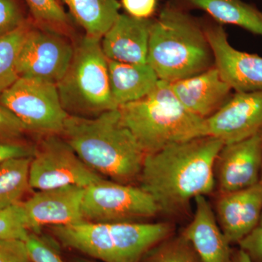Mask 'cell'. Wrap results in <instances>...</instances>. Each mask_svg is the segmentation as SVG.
Listing matches in <instances>:
<instances>
[{"label": "cell", "mask_w": 262, "mask_h": 262, "mask_svg": "<svg viewBox=\"0 0 262 262\" xmlns=\"http://www.w3.org/2000/svg\"><path fill=\"white\" fill-rule=\"evenodd\" d=\"M158 0H121V5L127 15L136 18L149 19L152 16Z\"/></svg>", "instance_id": "cell-31"}, {"label": "cell", "mask_w": 262, "mask_h": 262, "mask_svg": "<svg viewBox=\"0 0 262 262\" xmlns=\"http://www.w3.org/2000/svg\"><path fill=\"white\" fill-rule=\"evenodd\" d=\"M75 262H94L93 261H91V260L89 259H85V258H77V259H75Z\"/></svg>", "instance_id": "cell-34"}, {"label": "cell", "mask_w": 262, "mask_h": 262, "mask_svg": "<svg viewBox=\"0 0 262 262\" xmlns=\"http://www.w3.org/2000/svg\"><path fill=\"white\" fill-rule=\"evenodd\" d=\"M29 232L24 241L30 262H64L56 248L46 237Z\"/></svg>", "instance_id": "cell-26"}, {"label": "cell", "mask_w": 262, "mask_h": 262, "mask_svg": "<svg viewBox=\"0 0 262 262\" xmlns=\"http://www.w3.org/2000/svg\"><path fill=\"white\" fill-rule=\"evenodd\" d=\"M35 150L36 145H32L21 140L0 139V163L13 158H32Z\"/></svg>", "instance_id": "cell-30"}, {"label": "cell", "mask_w": 262, "mask_h": 262, "mask_svg": "<svg viewBox=\"0 0 262 262\" xmlns=\"http://www.w3.org/2000/svg\"><path fill=\"white\" fill-rule=\"evenodd\" d=\"M214 67L236 93L262 91V57L238 51L231 46L221 24L204 25Z\"/></svg>", "instance_id": "cell-10"}, {"label": "cell", "mask_w": 262, "mask_h": 262, "mask_svg": "<svg viewBox=\"0 0 262 262\" xmlns=\"http://www.w3.org/2000/svg\"><path fill=\"white\" fill-rule=\"evenodd\" d=\"M110 90L115 106L139 101L156 87L159 78L148 63H122L107 59Z\"/></svg>", "instance_id": "cell-18"}, {"label": "cell", "mask_w": 262, "mask_h": 262, "mask_svg": "<svg viewBox=\"0 0 262 262\" xmlns=\"http://www.w3.org/2000/svg\"><path fill=\"white\" fill-rule=\"evenodd\" d=\"M61 136L82 162L101 177L139 182L146 154L117 110L93 118L69 116Z\"/></svg>", "instance_id": "cell-2"}, {"label": "cell", "mask_w": 262, "mask_h": 262, "mask_svg": "<svg viewBox=\"0 0 262 262\" xmlns=\"http://www.w3.org/2000/svg\"><path fill=\"white\" fill-rule=\"evenodd\" d=\"M192 220L182 235L190 243L202 262H230L232 251L206 196L194 200Z\"/></svg>", "instance_id": "cell-17"}, {"label": "cell", "mask_w": 262, "mask_h": 262, "mask_svg": "<svg viewBox=\"0 0 262 262\" xmlns=\"http://www.w3.org/2000/svg\"><path fill=\"white\" fill-rule=\"evenodd\" d=\"M25 2L34 24L70 36L72 29V22L58 0H25Z\"/></svg>", "instance_id": "cell-23"}, {"label": "cell", "mask_w": 262, "mask_h": 262, "mask_svg": "<svg viewBox=\"0 0 262 262\" xmlns=\"http://www.w3.org/2000/svg\"><path fill=\"white\" fill-rule=\"evenodd\" d=\"M206 12L216 23L231 24L262 37V11L243 0H185Z\"/></svg>", "instance_id": "cell-19"}, {"label": "cell", "mask_w": 262, "mask_h": 262, "mask_svg": "<svg viewBox=\"0 0 262 262\" xmlns=\"http://www.w3.org/2000/svg\"><path fill=\"white\" fill-rule=\"evenodd\" d=\"M153 20L120 14L101 39L106 58L127 63H147Z\"/></svg>", "instance_id": "cell-16"}, {"label": "cell", "mask_w": 262, "mask_h": 262, "mask_svg": "<svg viewBox=\"0 0 262 262\" xmlns=\"http://www.w3.org/2000/svg\"><path fill=\"white\" fill-rule=\"evenodd\" d=\"M261 182H262V168H261Z\"/></svg>", "instance_id": "cell-36"}, {"label": "cell", "mask_w": 262, "mask_h": 262, "mask_svg": "<svg viewBox=\"0 0 262 262\" xmlns=\"http://www.w3.org/2000/svg\"><path fill=\"white\" fill-rule=\"evenodd\" d=\"M239 247L253 262H262V227L258 226L239 242Z\"/></svg>", "instance_id": "cell-32"}, {"label": "cell", "mask_w": 262, "mask_h": 262, "mask_svg": "<svg viewBox=\"0 0 262 262\" xmlns=\"http://www.w3.org/2000/svg\"><path fill=\"white\" fill-rule=\"evenodd\" d=\"M102 179L82 162L61 135L42 136L36 145L29 171L32 189L70 185L85 188Z\"/></svg>", "instance_id": "cell-8"}, {"label": "cell", "mask_w": 262, "mask_h": 262, "mask_svg": "<svg viewBox=\"0 0 262 262\" xmlns=\"http://www.w3.org/2000/svg\"><path fill=\"white\" fill-rule=\"evenodd\" d=\"M86 35L101 39L120 14L117 0H62Z\"/></svg>", "instance_id": "cell-20"}, {"label": "cell", "mask_w": 262, "mask_h": 262, "mask_svg": "<svg viewBox=\"0 0 262 262\" xmlns=\"http://www.w3.org/2000/svg\"><path fill=\"white\" fill-rule=\"evenodd\" d=\"M118 110L146 155L204 136V119L184 107L165 81L159 80L145 97L122 105Z\"/></svg>", "instance_id": "cell-4"}, {"label": "cell", "mask_w": 262, "mask_h": 262, "mask_svg": "<svg viewBox=\"0 0 262 262\" xmlns=\"http://www.w3.org/2000/svg\"><path fill=\"white\" fill-rule=\"evenodd\" d=\"M74 50L70 36L32 22L17 60L19 77L58 84L70 67Z\"/></svg>", "instance_id": "cell-9"}, {"label": "cell", "mask_w": 262, "mask_h": 262, "mask_svg": "<svg viewBox=\"0 0 262 262\" xmlns=\"http://www.w3.org/2000/svg\"><path fill=\"white\" fill-rule=\"evenodd\" d=\"M215 214L229 244H238L259 225L262 182L242 190L221 194Z\"/></svg>", "instance_id": "cell-14"}, {"label": "cell", "mask_w": 262, "mask_h": 262, "mask_svg": "<svg viewBox=\"0 0 262 262\" xmlns=\"http://www.w3.org/2000/svg\"><path fill=\"white\" fill-rule=\"evenodd\" d=\"M32 158H13L0 163V209L22 203L32 189L29 179Z\"/></svg>", "instance_id": "cell-21"}, {"label": "cell", "mask_w": 262, "mask_h": 262, "mask_svg": "<svg viewBox=\"0 0 262 262\" xmlns=\"http://www.w3.org/2000/svg\"><path fill=\"white\" fill-rule=\"evenodd\" d=\"M262 131L237 142L225 144L215 165L220 194L242 190L261 182Z\"/></svg>", "instance_id": "cell-12"}, {"label": "cell", "mask_w": 262, "mask_h": 262, "mask_svg": "<svg viewBox=\"0 0 262 262\" xmlns=\"http://www.w3.org/2000/svg\"><path fill=\"white\" fill-rule=\"evenodd\" d=\"M141 262H202L192 245L182 234L164 239Z\"/></svg>", "instance_id": "cell-24"}, {"label": "cell", "mask_w": 262, "mask_h": 262, "mask_svg": "<svg viewBox=\"0 0 262 262\" xmlns=\"http://www.w3.org/2000/svg\"><path fill=\"white\" fill-rule=\"evenodd\" d=\"M84 189L70 185L39 190L22 202L29 232H40L44 226H67L84 222L82 203Z\"/></svg>", "instance_id": "cell-13"}, {"label": "cell", "mask_w": 262, "mask_h": 262, "mask_svg": "<svg viewBox=\"0 0 262 262\" xmlns=\"http://www.w3.org/2000/svg\"><path fill=\"white\" fill-rule=\"evenodd\" d=\"M0 262H30L25 242L0 239Z\"/></svg>", "instance_id": "cell-29"}, {"label": "cell", "mask_w": 262, "mask_h": 262, "mask_svg": "<svg viewBox=\"0 0 262 262\" xmlns=\"http://www.w3.org/2000/svg\"><path fill=\"white\" fill-rule=\"evenodd\" d=\"M258 226H261V227H262V214H261V220H260V222H259V225Z\"/></svg>", "instance_id": "cell-35"}, {"label": "cell", "mask_w": 262, "mask_h": 262, "mask_svg": "<svg viewBox=\"0 0 262 262\" xmlns=\"http://www.w3.org/2000/svg\"><path fill=\"white\" fill-rule=\"evenodd\" d=\"M147 63L160 80L168 82L213 67L204 25L179 7L165 6L151 25Z\"/></svg>", "instance_id": "cell-3"}, {"label": "cell", "mask_w": 262, "mask_h": 262, "mask_svg": "<svg viewBox=\"0 0 262 262\" xmlns=\"http://www.w3.org/2000/svg\"><path fill=\"white\" fill-rule=\"evenodd\" d=\"M25 128L23 124L14 114L8 108L0 104V139L3 140H21Z\"/></svg>", "instance_id": "cell-28"}, {"label": "cell", "mask_w": 262, "mask_h": 262, "mask_svg": "<svg viewBox=\"0 0 262 262\" xmlns=\"http://www.w3.org/2000/svg\"><path fill=\"white\" fill-rule=\"evenodd\" d=\"M170 84L183 106L204 120L227 102L232 91L214 66L198 75Z\"/></svg>", "instance_id": "cell-15"}, {"label": "cell", "mask_w": 262, "mask_h": 262, "mask_svg": "<svg viewBox=\"0 0 262 262\" xmlns=\"http://www.w3.org/2000/svg\"><path fill=\"white\" fill-rule=\"evenodd\" d=\"M225 143L202 136L146 155L139 187L153 198L160 212L177 214L196 196L215 187V165Z\"/></svg>", "instance_id": "cell-1"}, {"label": "cell", "mask_w": 262, "mask_h": 262, "mask_svg": "<svg viewBox=\"0 0 262 262\" xmlns=\"http://www.w3.org/2000/svg\"><path fill=\"white\" fill-rule=\"evenodd\" d=\"M159 212L153 198L139 186L102 179L84 189L82 203L84 222H142Z\"/></svg>", "instance_id": "cell-7"}, {"label": "cell", "mask_w": 262, "mask_h": 262, "mask_svg": "<svg viewBox=\"0 0 262 262\" xmlns=\"http://www.w3.org/2000/svg\"><path fill=\"white\" fill-rule=\"evenodd\" d=\"M230 262H253L244 250L239 248L236 251H232Z\"/></svg>", "instance_id": "cell-33"}, {"label": "cell", "mask_w": 262, "mask_h": 262, "mask_svg": "<svg viewBox=\"0 0 262 262\" xmlns=\"http://www.w3.org/2000/svg\"><path fill=\"white\" fill-rule=\"evenodd\" d=\"M0 104L14 114L27 133L41 136L61 135L69 117L56 84L40 79L19 77L1 94Z\"/></svg>", "instance_id": "cell-6"}, {"label": "cell", "mask_w": 262, "mask_h": 262, "mask_svg": "<svg viewBox=\"0 0 262 262\" xmlns=\"http://www.w3.org/2000/svg\"><path fill=\"white\" fill-rule=\"evenodd\" d=\"M29 20L17 0H0V37L14 32Z\"/></svg>", "instance_id": "cell-27"}, {"label": "cell", "mask_w": 262, "mask_h": 262, "mask_svg": "<svg viewBox=\"0 0 262 262\" xmlns=\"http://www.w3.org/2000/svg\"><path fill=\"white\" fill-rule=\"evenodd\" d=\"M100 38L84 35L75 46L73 57L56 84L69 116L93 118L117 110L112 97L107 58Z\"/></svg>", "instance_id": "cell-5"}, {"label": "cell", "mask_w": 262, "mask_h": 262, "mask_svg": "<svg viewBox=\"0 0 262 262\" xmlns=\"http://www.w3.org/2000/svg\"><path fill=\"white\" fill-rule=\"evenodd\" d=\"M262 131V91L236 93L204 121V136L225 144L237 142Z\"/></svg>", "instance_id": "cell-11"}, {"label": "cell", "mask_w": 262, "mask_h": 262, "mask_svg": "<svg viewBox=\"0 0 262 262\" xmlns=\"http://www.w3.org/2000/svg\"><path fill=\"white\" fill-rule=\"evenodd\" d=\"M32 22L29 20L14 32L0 37V96L19 78L17 60Z\"/></svg>", "instance_id": "cell-22"}, {"label": "cell", "mask_w": 262, "mask_h": 262, "mask_svg": "<svg viewBox=\"0 0 262 262\" xmlns=\"http://www.w3.org/2000/svg\"><path fill=\"white\" fill-rule=\"evenodd\" d=\"M29 229L21 203L0 209V239L25 241Z\"/></svg>", "instance_id": "cell-25"}]
</instances>
